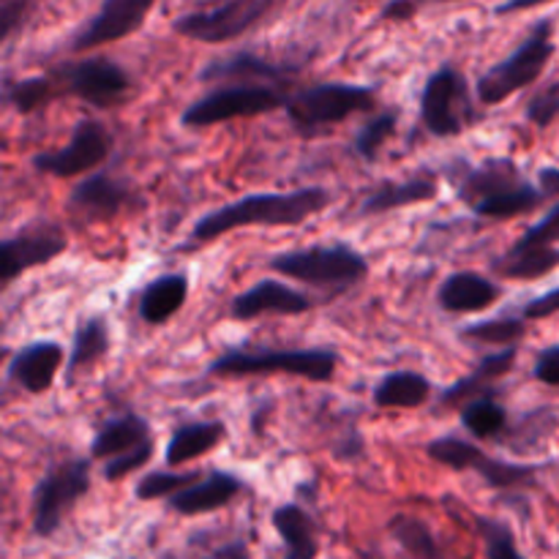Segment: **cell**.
Listing matches in <instances>:
<instances>
[{"instance_id":"obj_32","label":"cell","mask_w":559,"mask_h":559,"mask_svg":"<svg viewBox=\"0 0 559 559\" xmlns=\"http://www.w3.org/2000/svg\"><path fill=\"white\" fill-rule=\"evenodd\" d=\"M527 336V320L524 317H495V320H480L473 325L462 328L459 338L467 344H480V347H516Z\"/></svg>"},{"instance_id":"obj_39","label":"cell","mask_w":559,"mask_h":559,"mask_svg":"<svg viewBox=\"0 0 559 559\" xmlns=\"http://www.w3.org/2000/svg\"><path fill=\"white\" fill-rule=\"evenodd\" d=\"M524 115H527L530 123L538 126V129H549V126L559 118V82H551L544 91L535 93L527 102V107H524Z\"/></svg>"},{"instance_id":"obj_2","label":"cell","mask_w":559,"mask_h":559,"mask_svg":"<svg viewBox=\"0 0 559 559\" xmlns=\"http://www.w3.org/2000/svg\"><path fill=\"white\" fill-rule=\"evenodd\" d=\"M453 191L459 200L480 218H508L527 216L544 205V191L524 178L513 158L495 156L480 164L456 162L448 169Z\"/></svg>"},{"instance_id":"obj_17","label":"cell","mask_w":559,"mask_h":559,"mask_svg":"<svg viewBox=\"0 0 559 559\" xmlns=\"http://www.w3.org/2000/svg\"><path fill=\"white\" fill-rule=\"evenodd\" d=\"M295 76V69L284 63H273V60L262 58L254 52H229L224 58L211 60L205 69L197 74L202 85H267V87H284L289 85Z\"/></svg>"},{"instance_id":"obj_22","label":"cell","mask_w":559,"mask_h":559,"mask_svg":"<svg viewBox=\"0 0 559 559\" xmlns=\"http://www.w3.org/2000/svg\"><path fill=\"white\" fill-rule=\"evenodd\" d=\"M502 298V287L478 271H456L437 287V306L448 314H480Z\"/></svg>"},{"instance_id":"obj_14","label":"cell","mask_w":559,"mask_h":559,"mask_svg":"<svg viewBox=\"0 0 559 559\" xmlns=\"http://www.w3.org/2000/svg\"><path fill=\"white\" fill-rule=\"evenodd\" d=\"M63 251H69L63 227L58 222H49V218H33L16 233L5 235L3 243H0V284L9 287L22 273L49 265Z\"/></svg>"},{"instance_id":"obj_24","label":"cell","mask_w":559,"mask_h":559,"mask_svg":"<svg viewBox=\"0 0 559 559\" xmlns=\"http://www.w3.org/2000/svg\"><path fill=\"white\" fill-rule=\"evenodd\" d=\"M227 424L224 420H194L183 424L173 431L167 448H164V464L169 469H178L194 459L207 456L227 440Z\"/></svg>"},{"instance_id":"obj_30","label":"cell","mask_w":559,"mask_h":559,"mask_svg":"<svg viewBox=\"0 0 559 559\" xmlns=\"http://www.w3.org/2000/svg\"><path fill=\"white\" fill-rule=\"evenodd\" d=\"M559 267V249H522L513 243L502 257L491 262V271L506 282H535Z\"/></svg>"},{"instance_id":"obj_40","label":"cell","mask_w":559,"mask_h":559,"mask_svg":"<svg viewBox=\"0 0 559 559\" xmlns=\"http://www.w3.org/2000/svg\"><path fill=\"white\" fill-rule=\"evenodd\" d=\"M559 240V202L540 218L538 224L527 229L522 238L516 240V246L522 249H555V243Z\"/></svg>"},{"instance_id":"obj_25","label":"cell","mask_w":559,"mask_h":559,"mask_svg":"<svg viewBox=\"0 0 559 559\" xmlns=\"http://www.w3.org/2000/svg\"><path fill=\"white\" fill-rule=\"evenodd\" d=\"M271 524L282 538V559H317L320 557V535L311 513L298 502H284L271 513Z\"/></svg>"},{"instance_id":"obj_4","label":"cell","mask_w":559,"mask_h":559,"mask_svg":"<svg viewBox=\"0 0 559 559\" xmlns=\"http://www.w3.org/2000/svg\"><path fill=\"white\" fill-rule=\"evenodd\" d=\"M555 20L546 16L530 27L527 36L522 38L516 49L500 63L489 66L475 82V98L486 107L508 102L519 91L530 87L540 80L549 60L555 58Z\"/></svg>"},{"instance_id":"obj_5","label":"cell","mask_w":559,"mask_h":559,"mask_svg":"<svg viewBox=\"0 0 559 559\" xmlns=\"http://www.w3.org/2000/svg\"><path fill=\"white\" fill-rule=\"evenodd\" d=\"M377 107V91L355 82H317L304 91L289 93L284 112L298 134L317 136L331 126L344 123L349 115L371 112Z\"/></svg>"},{"instance_id":"obj_34","label":"cell","mask_w":559,"mask_h":559,"mask_svg":"<svg viewBox=\"0 0 559 559\" xmlns=\"http://www.w3.org/2000/svg\"><path fill=\"white\" fill-rule=\"evenodd\" d=\"M462 426L467 435L478 437V440H495L506 431L508 409L495 396L475 399L462 409Z\"/></svg>"},{"instance_id":"obj_21","label":"cell","mask_w":559,"mask_h":559,"mask_svg":"<svg viewBox=\"0 0 559 559\" xmlns=\"http://www.w3.org/2000/svg\"><path fill=\"white\" fill-rule=\"evenodd\" d=\"M243 489L246 484L240 475L227 473V469H211V473H205V478L200 484L169 497L167 508L173 513H178V516H205V513L227 508Z\"/></svg>"},{"instance_id":"obj_41","label":"cell","mask_w":559,"mask_h":559,"mask_svg":"<svg viewBox=\"0 0 559 559\" xmlns=\"http://www.w3.org/2000/svg\"><path fill=\"white\" fill-rule=\"evenodd\" d=\"M33 11H36L33 0H3L0 3V44H9Z\"/></svg>"},{"instance_id":"obj_36","label":"cell","mask_w":559,"mask_h":559,"mask_svg":"<svg viewBox=\"0 0 559 559\" xmlns=\"http://www.w3.org/2000/svg\"><path fill=\"white\" fill-rule=\"evenodd\" d=\"M399 118H402V112H399L396 107L382 109V112L371 115V118L360 126L358 134L353 136L355 156H360L364 162H377L382 145H385V142L396 134Z\"/></svg>"},{"instance_id":"obj_1","label":"cell","mask_w":559,"mask_h":559,"mask_svg":"<svg viewBox=\"0 0 559 559\" xmlns=\"http://www.w3.org/2000/svg\"><path fill=\"white\" fill-rule=\"evenodd\" d=\"M331 191L322 186H304L293 191H260L222 207L202 213L191 227L183 249L205 246L233 229L243 227H298L331 205Z\"/></svg>"},{"instance_id":"obj_38","label":"cell","mask_w":559,"mask_h":559,"mask_svg":"<svg viewBox=\"0 0 559 559\" xmlns=\"http://www.w3.org/2000/svg\"><path fill=\"white\" fill-rule=\"evenodd\" d=\"M153 451H156V440L134 448V451L123 453V456L112 459V462H104V467H102L104 480H109V484H118V480L129 478L131 473H136V469H142L147 462H151Z\"/></svg>"},{"instance_id":"obj_8","label":"cell","mask_w":559,"mask_h":559,"mask_svg":"<svg viewBox=\"0 0 559 559\" xmlns=\"http://www.w3.org/2000/svg\"><path fill=\"white\" fill-rule=\"evenodd\" d=\"M478 120L475 98L467 80L453 66H442L420 91V123L437 140L462 136Z\"/></svg>"},{"instance_id":"obj_19","label":"cell","mask_w":559,"mask_h":559,"mask_svg":"<svg viewBox=\"0 0 559 559\" xmlns=\"http://www.w3.org/2000/svg\"><path fill=\"white\" fill-rule=\"evenodd\" d=\"M516 360H519V347L497 349V353L484 355V358L473 366V371H469L467 377H462V380H456L453 385H448L445 391L440 393L435 409H440V413H445V409H459V407L464 409L469 402H475V399L495 396L497 382H500L502 377L511 374Z\"/></svg>"},{"instance_id":"obj_23","label":"cell","mask_w":559,"mask_h":559,"mask_svg":"<svg viewBox=\"0 0 559 559\" xmlns=\"http://www.w3.org/2000/svg\"><path fill=\"white\" fill-rule=\"evenodd\" d=\"M153 440V429L140 413H120L115 418L104 420L102 429L93 435L91 451L87 456L93 462H112V459L123 456V453L134 451V448L145 445Z\"/></svg>"},{"instance_id":"obj_43","label":"cell","mask_w":559,"mask_h":559,"mask_svg":"<svg viewBox=\"0 0 559 559\" xmlns=\"http://www.w3.org/2000/svg\"><path fill=\"white\" fill-rule=\"evenodd\" d=\"M533 377L538 382H544V385L559 388V344L540 349L533 366Z\"/></svg>"},{"instance_id":"obj_6","label":"cell","mask_w":559,"mask_h":559,"mask_svg":"<svg viewBox=\"0 0 559 559\" xmlns=\"http://www.w3.org/2000/svg\"><path fill=\"white\" fill-rule=\"evenodd\" d=\"M273 273L320 289H347L369 276V260L347 243H317L267 260Z\"/></svg>"},{"instance_id":"obj_11","label":"cell","mask_w":559,"mask_h":559,"mask_svg":"<svg viewBox=\"0 0 559 559\" xmlns=\"http://www.w3.org/2000/svg\"><path fill=\"white\" fill-rule=\"evenodd\" d=\"M52 76L60 91L96 109L120 107L131 93L129 71L115 63L112 58H104V55H91V58L74 60V63L55 66Z\"/></svg>"},{"instance_id":"obj_15","label":"cell","mask_w":559,"mask_h":559,"mask_svg":"<svg viewBox=\"0 0 559 559\" xmlns=\"http://www.w3.org/2000/svg\"><path fill=\"white\" fill-rule=\"evenodd\" d=\"M134 202L129 180L118 178L109 169L85 175L66 197V211L76 224H107L126 213Z\"/></svg>"},{"instance_id":"obj_3","label":"cell","mask_w":559,"mask_h":559,"mask_svg":"<svg viewBox=\"0 0 559 559\" xmlns=\"http://www.w3.org/2000/svg\"><path fill=\"white\" fill-rule=\"evenodd\" d=\"M338 369V353L333 347H229L211 360L207 374L243 380V377L289 374L309 382H331Z\"/></svg>"},{"instance_id":"obj_12","label":"cell","mask_w":559,"mask_h":559,"mask_svg":"<svg viewBox=\"0 0 559 559\" xmlns=\"http://www.w3.org/2000/svg\"><path fill=\"white\" fill-rule=\"evenodd\" d=\"M276 9V0H229V3L213 5V9L175 16L173 31L191 41L224 44L249 33Z\"/></svg>"},{"instance_id":"obj_44","label":"cell","mask_w":559,"mask_h":559,"mask_svg":"<svg viewBox=\"0 0 559 559\" xmlns=\"http://www.w3.org/2000/svg\"><path fill=\"white\" fill-rule=\"evenodd\" d=\"M555 314H559V287L549 289V293L538 295V298L527 300V304L522 306V317L527 322L546 320V317H555Z\"/></svg>"},{"instance_id":"obj_9","label":"cell","mask_w":559,"mask_h":559,"mask_svg":"<svg viewBox=\"0 0 559 559\" xmlns=\"http://www.w3.org/2000/svg\"><path fill=\"white\" fill-rule=\"evenodd\" d=\"M426 456L435 464L453 469V473L480 475V480L495 491H513L524 489V486H533L535 475H538L540 469L538 464L502 462V459L480 451L475 442L456 435H445L431 440L429 445H426Z\"/></svg>"},{"instance_id":"obj_42","label":"cell","mask_w":559,"mask_h":559,"mask_svg":"<svg viewBox=\"0 0 559 559\" xmlns=\"http://www.w3.org/2000/svg\"><path fill=\"white\" fill-rule=\"evenodd\" d=\"M164 559H251V555H249V544H246V538H229V540H218V544L207 546V549L189 551V555H173Z\"/></svg>"},{"instance_id":"obj_47","label":"cell","mask_w":559,"mask_h":559,"mask_svg":"<svg viewBox=\"0 0 559 559\" xmlns=\"http://www.w3.org/2000/svg\"><path fill=\"white\" fill-rule=\"evenodd\" d=\"M535 0L533 3H524V0H516V3H500L495 5V14L497 16H508V14H516V11H527V9H535Z\"/></svg>"},{"instance_id":"obj_45","label":"cell","mask_w":559,"mask_h":559,"mask_svg":"<svg viewBox=\"0 0 559 559\" xmlns=\"http://www.w3.org/2000/svg\"><path fill=\"white\" fill-rule=\"evenodd\" d=\"M418 11H420V5L413 3V0H391V3L382 5L377 20L380 22H409L415 14H418Z\"/></svg>"},{"instance_id":"obj_46","label":"cell","mask_w":559,"mask_h":559,"mask_svg":"<svg viewBox=\"0 0 559 559\" xmlns=\"http://www.w3.org/2000/svg\"><path fill=\"white\" fill-rule=\"evenodd\" d=\"M538 189L544 191V197H559V169L557 167H544L538 173Z\"/></svg>"},{"instance_id":"obj_35","label":"cell","mask_w":559,"mask_h":559,"mask_svg":"<svg viewBox=\"0 0 559 559\" xmlns=\"http://www.w3.org/2000/svg\"><path fill=\"white\" fill-rule=\"evenodd\" d=\"M202 478H205V473H200V469H189V473H180V469H158V473H147L136 480L134 497L140 502L169 500V497L180 495L189 486L200 484Z\"/></svg>"},{"instance_id":"obj_18","label":"cell","mask_w":559,"mask_h":559,"mask_svg":"<svg viewBox=\"0 0 559 559\" xmlns=\"http://www.w3.org/2000/svg\"><path fill=\"white\" fill-rule=\"evenodd\" d=\"M311 309H314V300L306 293L276 282V278H262V282L251 284L249 289L235 295L233 304H229V317L238 322H249L262 314L300 317Z\"/></svg>"},{"instance_id":"obj_16","label":"cell","mask_w":559,"mask_h":559,"mask_svg":"<svg viewBox=\"0 0 559 559\" xmlns=\"http://www.w3.org/2000/svg\"><path fill=\"white\" fill-rule=\"evenodd\" d=\"M153 11L151 0H107L102 9L74 33L71 38V52H87L102 44L120 41V38L131 36L145 25L147 14Z\"/></svg>"},{"instance_id":"obj_29","label":"cell","mask_w":559,"mask_h":559,"mask_svg":"<svg viewBox=\"0 0 559 559\" xmlns=\"http://www.w3.org/2000/svg\"><path fill=\"white\" fill-rule=\"evenodd\" d=\"M435 388H431L429 377L420 371L402 369L388 371L371 391V402L377 409H418L431 399Z\"/></svg>"},{"instance_id":"obj_13","label":"cell","mask_w":559,"mask_h":559,"mask_svg":"<svg viewBox=\"0 0 559 559\" xmlns=\"http://www.w3.org/2000/svg\"><path fill=\"white\" fill-rule=\"evenodd\" d=\"M109 153H112V134H109L107 126L96 118H80L63 147L36 153L31 164L38 175L74 178V175H85L102 167Z\"/></svg>"},{"instance_id":"obj_28","label":"cell","mask_w":559,"mask_h":559,"mask_svg":"<svg viewBox=\"0 0 559 559\" xmlns=\"http://www.w3.org/2000/svg\"><path fill=\"white\" fill-rule=\"evenodd\" d=\"M437 197V180L431 178H409V180H388L371 189L360 202V216H385L391 211H402L409 205H424Z\"/></svg>"},{"instance_id":"obj_37","label":"cell","mask_w":559,"mask_h":559,"mask_svg":"<svg viewBox=\"0 0 559 559\" xmlns=\"http://www.w3.org/2000/svg\"><path fill=\"white\" fill-rule=\"evenodd\" d=\"M475 533L484 544V559H527L516 549L511 524L502 522V519L478 516L475 519Z\"/></svg>"},{"instance_id":"obj_20","label":"cell","mask_w":559,"mask_h":559,"mask_svg":"<svg viewBox=\"0 0 559 559\" xmlns=\"http://www.w3.org/2000/svg\"><path fill=\"white\" fill-rule=\"evenodd\" d=\"M66 358L69 355H66L63 344L31 342L11 355L9 366H5V377L25 393L41 396L55 385V377H58Z\"/></svg>"},{"instance_id":"obj_10","label":"cell","mask_w":559,"mask_h":559,"mask_svg":"<svg viewBox=\"0 0 559 559\" xmlns=\"http://www.w3.org/2000/svg\"><path fill=\"white\" fill-rule=\"evenodd\" d=\"M289 93L282 87L267 85H224L191 102L180 112L183 129H207V126L227 123L235 118H254V115L273 112L287 104Z\"/></svg>"},{"instance_id":"obj_7","label":"cell","mask_w":559,"mask_h":559,"mask_svg":"<svg viewBox=\"0 0 559 559\" xmlns=\"http://www.w3.org/2000/svg\"><path fill=\"white\" fill-rule=\"evenodd\" d=\"M93 489V459L76 456L52 464L33 486L31 511L33 535L52 538L63 527V519L76 502Z\"/></svg>"},{"instance_id":"obj_31","label":"cell","mask_w":559,"mask_h":559,"mask_svg":"<svg viewBox=\"0 0 559 559\" xmlns=\"http://www.w3.org/2000/svg\"><path fill=\"white\" fill-rule=\"evenodd\" d=\"M388 533H391V538L396 540V546L407 559H448L435 530L424 519L409 516V513H396L388 522Z\"/></svg>"},{"instance_id":"obj_33","label":"cell","mask_w":559,"mask_h":559,"mask_svg":"<svg viewBox=\"0 0 559 559\" xmlns=\"http://www.w3.org/2000/svg\"><path fill=\"white\" fill-rule=\"evenodd\" d=\"M58 82H55L52 74H36L25 76V80L5 82L3 85V102L9 104L14 112L31 115L36 109L47 107L55 96H58Z\"/></svg>"},{"instance_id":"obj_26","label":"cell","mask_w":559,"mask_h":559,"mask_svg":"<svg viewBox=\"0 0 559 559\" xmlns=\"http://www.w3.org/2000/svg\"><path fill=\"white\" fill-rule=\"evenodd\" d=\"M186 298H189V276L186 273H164V276H156L145 284L136 311H140L145 325L162 328L183 309Z\"/></svg>"},{"instance_id":"obj_27","label":"cell","mask_w":559,"mask_h":559,"mask_svg":"<svg viewBox=\"0 0 559 559\" xmlns=\"http://www.w3.org/2000/svg\"><path fill=\"white\" fill-rule=\"evenodd\" d=\"M109 325L104 317H82L74 328L69 358H66V385H74L76 377L91 371L98 360L107 358L109 353Z\"/></svg>"}]
</instances>
